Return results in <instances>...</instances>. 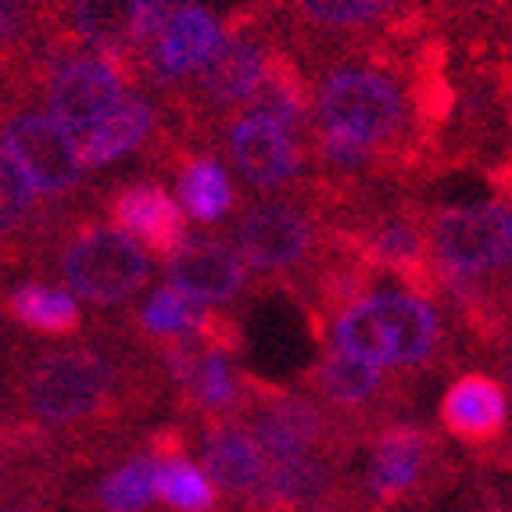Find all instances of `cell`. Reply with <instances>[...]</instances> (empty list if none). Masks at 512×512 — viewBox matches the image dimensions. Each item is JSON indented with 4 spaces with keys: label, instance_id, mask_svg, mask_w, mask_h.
Returning a JSON list of instances; mask_svg holds the SVG:
<instances>
[{
    "label": "cell",
    "instance_id": "cell-1",
    "mask_svg": "<svg viewBox=\"0 0 512 512\" xmlns=\"http://www.w3.org/2000/svg\"><path fill=\"white\" fill-rule=\"evenodd\" d=\"M158 355L129 323H101L72 344H26L0 366V412L29 423L61 452L69 470L101 466L133 448L165 398Z\"/></svg>",
    "mask_w": 512,
    "mask_h": 512
},
{
    "label": "cell",
    "instance_id": "cell-2",
    "mask_svg": "<svg viewBox=\"0 0 512 512\" xmlns=\"http://www.w3.org/2000/svg\"><path fill=\"white\" fill-rule=\"evenodd\" d=\"M333 344L405 376L441 373L459 359L444 308L412 291H369L348 305L333 319Z\"/></svg>",
    "mask_w": 512,
    "mask_h": 512
},
{
    "label": "cell",
    "instance_id": "cell-3",
    "mask_svg": "<svg viewBox=\"0 0 512 512\" xmlns=\"http://www.w3.org/2000/svg\"><path fill=\"white\" fill-rule=\"evenodd\" d=\"M58 273L79 301L97 312H126L154 276V262L137 240L115 230L97 205L61 215L51 226L40 276Z\"/></svg>",
    "mask_w": 512,
    "mask_h": 512
},
{
    "label": "cell",
    "instance_id": "cell-4",
    "mask_svg": "<svg viewBox=\"0 0 512 512\" xmlns=\"http://www.w3.org/2000/svg\"><path fill=\"white\" fill-rule=\"evenodd\" d=\"M462 480V466L441 434L416 419H387L369 437V462L362 473V512L427 509L437 495Z\"/></svg>",
    "mask_w": 512,
    "mask_h": 512
},
{
    "label": "cell",
    "instance_id": "cell-5",
    "mask_svg": "<svg viewBox=\"0 0 512 512\" xmlns=\"http://www.w3.org/2000/svg\"><path fill=\"white\" fill-rule=\"evenodd\" d=\"M248 405L240 416L248 419L251 434L262 444L265 459H294V455H351L366 444L348 423L333 416L301 387H283L248 376Z\"/></svg>",
    "mask_w": 512,
    "mask_h": 512
},
{
    "label": "cell",
    "instance_id": "cell-6",
    "mask_svg": "<svg viewBox=\"0 0 512 512\" xmlns=\"http://www.w3.org/2000/svg\"><path fill=\"white\" fill-rule=\"evenodd\" d=\"M412 380L416 376L391 373L337 344H323L319 359L301 373V391L323 402L341 423L369 441L387 419L405 416L412 405Z\"/></svg>",
    "mask_w": 512,
    "mask_h": 512
},
{
    "label": "cell",
    "instance_id": "cell-7",
    "mask_svg": "<svg viewBox=\"0 0 512 512\" xmlns=\"http://www.w3.org/2000/svg\"><path fill=\"white\" fill-rule=\"evenodd\" d=\"M129 94V79L101 54L86 51L65 29L51 36L40 58V101L61 129L79 140L97 129Z\"/></svg>",
    "mask_w": 512,
    "mask_h": 512
},
{
    "label": "cell",
    "instance_id": "cell-8",
    "mask_svg": "<svg viewBox=\"0 0 512 512\" xmlns=\"http://www.w3.org/2000/svg\"><path fill=\"white\" fill-rule=\"evenodd\" d=\"M326 222L305 197L248 205L233 222V244L251 273L273 287H291L323 255Z\"/></svg>",
    "mask_w": 512,
    "mask_h": 512
},
{
    "label": "cell",
    "instance_id": "cell-9",
    "mask_svg": "<svg viewBox=\"0 0 512 512\" xmlns=\"http://www.w3.org/2000/svg\"><path fill=\"white\" fill-rule=\"evenodd\" d=\"M437 265L477 280H512V212L498 201L427 208Z\"/></svg>",
    "mask_w": 512,
    "mask_h": 512
},
{
    "label": "cell",
    "instance_id": "cell-10",
    "mask_svg": "<svg viewBox=\"0 0 512 512\" xmlns=\"http://www.w3.org/2000/svg\"><path fill=\"white\" fill-rule=\"evenodd\" d=\"M301 47H341L380 36L430 33L419 0H287Z\"/></svg>",
    "mask_w": 512,
    "mask_h": 512
},
{
    "label": "cell",
    "instance_id": "cell-11",
    "mask_svg": "<svg viewBox=\"0 0 512 512\" xmlns=\"http://www.w3.org/2000/svg\"><path fill=\"white\" fill-rule=\"evenodd\" d=\"M222 147L230 154L233 169L240 180L258 194H294L308 187L312 165H308V147L291 129L276 126L273 119L240 111L237 119L222 126Z\"/></svg>",
    "mask_w": 512,
    "mask_h": 512
},
{
    "label": "cell",
    "instance_id": "cell-12",
    "mask_svg": "<svg viewBox=\"0 0 512 512\" xmlns=\"http://www.w3.org/2000/svg\"><path fill=\"white\" fill-rule=\"evenodd\" d=\"M187 423L194 427L190 437H197V455H201L205 477L240 512L255 498L258 487H262L265 466H269L262 444L251 434L248 419L205 416V419H187Z\"/></svg>",
    "mask_w": 512,
    "mask_h": 512
},
{
    "label": "cell",
    "instance_id": "cell-13",
    "mask_svg": "<svg viewBox=\"0 0 512 512\" xmlns=\"http://www.w3.org/2000/svg\"><path fill=\"white\" fill-rule=\"evenodd\" d=\"M222 22L205 4H180L169 22L158 29L151 43H144L137 54V72L158 94H172L180 83H187L219 47Z\"/></svg>",
    "mask_w": 512,
    "mask_h": 512
},
{
    "label": "cell",
    "instance_id": "cell-14",
    "mask_svg": "<svg viewBox=\"0 0 512 512\" xmlns=\"http://www.w3.org/2000/svg\"><path fill=\"white\" fill-rule=\"evenodd\" d=\"M104 219L133 237L151 258L169 262L187 240V215L183 205L158 180H126L97 194Z\"/></svg>",
    "mask_w": 512,
    "mask_h": 512
},
{
    "label": "cell",
    "instance_id": "cell-15",
    "mask_svg": "<svg viewBox=\"0 0 512 512\" xmlns=\"http://www.w3.org/2000/svg\"><path fill=\"white\" fill-rule=\"evenodd\" d=\"M509 391L491 373H459L444 387L437 405V423L452 441L470 452H491L495 444L509 437Z\"/></svg>",
    "mask_w": 512,
    "mask_h": 512
},
{
    "label": "cell",
    "instance_id": "cell-16",
    "mask_svg": "<svg viewBox=\"0 0 512 512\" xmlns=\"http://www.w3.org/2000/svg\"><path fill=\"white\" fill-rule=\"evenodd\" d=\"M54 219L43 212L40 197L33 194L11 154L0 147V280L29 269L40 276V258L51 237Z\"/></svg>",
    "mask_w": 512,
    "mask_h": 512
},
{
    "label": "cell",
    "instance_id": "cell-17",
    "mask_svg": "<svg viewBox=\"0 0 512 512\" xmlns=\"http://www.w3.org/2000/svg\"><path fill=\"white\" fill-rule=\"evenodd\" d=\"M165 283L205 305H233L251 291L244 258L226 240L215 237L183 240L180 251L165 262Z\"/></svg>",
    "mask_w": 512,
    "mask_h": 512
},
{
    "label": "cell",
    "instance_id": "cell-18",
    "mask_svg": "<svg viewBox=\"0 0 512 512\" xmlns=\"http://www.w3.org/2000/svg\"><path fill=\"white\" fill-rule=\"evenodd\" d=\"M0 319L40 341H65L83 333L79 298L47 276L0 280Z\"/></svg>",
    "mask_w": 512,
    "mask_h": 512
},
{
    "label": "cell",
    "instance_id": "cell-19",
    "mask_svg": "<svg viewBox=\"0 0 512 512\" xmlns=\"http://www.w3.org/2000/svg\"><path fill=\"white\" fill-rule=\"evenodd\" d=\"M61 29L86 47L111 61L129 86L140 83L137 43H133V0H69L61 8Z\"/></svg>",
    "mask_w": 512,
    "mask_h": 512
},
{
    "label": "cell",
    "instance_id": "cell-20",
    "mask_svg": "<svg viewBox=\"0 0 512 512\" xmlns=\"http://www.w3.org/2000/svg\"><path fill=\"white\" fill-rule=\"evenodd\" d=\"M162 129V104L147 94H126L97 129L79 140V162L86 172H101L129 154L147 151Z\"/></svg>",
    "mask_w": 512,
    "mask_h": 512
},
{
    "label": "cell",
    "instance_id": "cell-21",
    "mask_svg": "<svg viewBox=\"0 0 512 512\" xmlns=\"http://www.w3.org/2000/svg\"><path fill=\"white\" fill-rule=\"evenodd\" d=\"M61 29V11L40 0H0V79L40 83L43 47Z\"/></svg>",
    "mask_w": 512,
    "mask_h": 512
},
{
    "label": "cell",
    "instance_id": "cell-22",
    "mask_svg": "<svg viewBox=\"0 0 512 512\" xmlns=\"http://www.w3.org/2000/svg\"><path fill=\"white\" fill-rule=\"evenodd\" d=\"M208 316H212V308L205 301L190 298L180 287L165 283V287L147 294V301L137 312H129L126 323L140 341H147L154 348V344L176 341V337H197L201 326L208 323Z\"/></svg>",
    "mask_w": 512,
    "mask_h": 512
},
{
    "label": "cell",
    "instance_id": "cell-23",
    "mask_svg": "<svg viewBox=\"0 0 512 512\" xmlns=\"http://www.w3.org/2000/svg\"><path fill=\"white\" fill-rule=\"evenodd\" d=\"M176 187H180L183 212L197 222H219L237 208V187H233L230 172L208 151L187 154L176 165Z\"/></svg>",
    "mask_w": 512,
    "mask_h": 512
},
{
    "label": "cell",
    "instance_id": "cell-24",
    "mask_svg": "<svg viewBox=\"0 0 512 512\" xmlns=\"http://www.w3.org/2000/svg\"><path fill=\"white\" fill-rule=\"evenodd\" d=\"M154 498L169 512L219 509V491L187 455H154Z\"/></svg>",
    "mask_w": 512,
    "mask_h": 512
},
{
    "label": "cell",
    "instance_id": "cell-25",
    "mask_svg": "<svg viewBox=\"0 0 512 512\" xmlns=\"http://www.w3.org/2000/svg\"><path fill=\"white\" fill-rule=\"evenodd\" d=\"M154 502V455L133 452L108 473L90 495L94 512H151Z\"/></svg>",
    "mask_w": 512,
    "mask_h": 512
},
{
    "label": "cell",
    "instance_id": "cell-26",
    "mask_svg": "<svg viewBox=\"0 0 512 512\" xmlns=\"http://www.w3.org/2000/svg\"><path fill=\"white\" fill-rule=\"evenodd\" d=\"M480 466L487 470V477L480 484L512 512V437H505L502 444H495L491 452H480L477 455Z\"/></svg>",
    "mask_w": 512,
    "mask_h": 512
},
{
    "label": "cell",
    "instance_id": "cell-27",
    "mask_svg": "<svg viewBox=\"0 0 512 512\" xmlns=\"http://www.w3.org/2000/svg\"><path fill=\"white\" fill-rule=\"evenodd\" d=\"M176 8H180V0H133V43H137V54L144 43H151L158 36V29L169 22V15Z\"/></svg>",
    "mask_w": 512,
    "mask_h": 512
},
{
    "label": "cell",
    "instance_id": "cell-28",
    "mask_svg": "<svg viewBox=\"0 0 512 512\" xmlns=\"http://www.w3.org/2000/svg\"><path fill=\"white\" fill-rule=\"evenodd\" d=\"M487 180H491V187H495L505 201H512V147L495 169H487Z\"/></svg>",
    "mask_w": 512,
    "mask_h": 512
},
{
    "label": "cell",
    "instance_id": "cell-29",
    "mask_svg": "<svg viewBox=\"0 0 512 512\" xmlns=\"http://www.w3.org/2000/svg\"><path fill=\"white\" fill-rule=\"evenodd\" d=\"M459 512H509L502 502H498L491 491H487L484 484H477V491H473V498L470 502H462V509Z\"/></svg>",
    "mask_w": 512,
    "mask_h": 512
},
{
    "label": "cell",
    "instance_id": "cell-30",
    "mask_svg": "<svg viewBox=\"0 0 512 512\" xmlns=\"http://www.w3.org/2000/svg\"><path fill=\"white\" fill-rule=\"evenodd\" d=\"M15 333H11V326L4 323V319H0V366H4V359H8V351L15 348Z\"/></svg>",
    "mask_w": 512,
    "mask_h": 512
},
{
    "label": "cell",
    "instance_id": "cell-31",
    "mask_svg": "<svg viewBox=\"0 0 512 512\" xmlns=\"http://www.w3.org/2000/svg\"><path fill=\"white\" fill-rule=\"evenodd\" d=\"M509 387H512V384H509Z\"/></svg>",
    "mask_w": 512,
    "mask_h": 512
}]
</instances>
